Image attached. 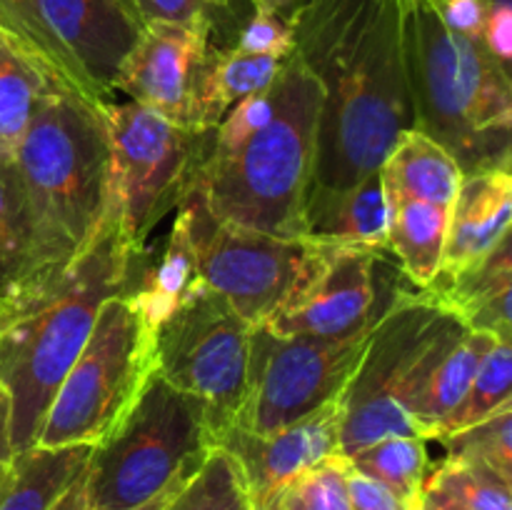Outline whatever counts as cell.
I'll return each mask as SVG.
<instances>
[{
	"label": "cell",
	"mask_w": 512,
	"mask_h": 510,
	"mask_svg": "<svg viewBox=\"0 0 512 510\" xmlns=\"http://www.w3.org/2000/svg\"><path fill=\"white\" fill-rule=\"evenodd\" d=\"M215 445L208 405L155 370L123 423L90 448L88 510H128L200 468Z\"/></svg>",
	"instance_id": "52a82bcc"
},
{
	"label": "cell",
	"mask_w": 512,
	"mask_h": 510,
	"mask_svg": "<svg viewBox=\"0 0 512 510\" xmlns=\"http://www.w3.org/2000/svg\"><path fill=\"white\" fill-rule=\"evenodd\" d=\"M165 510H253L238 458L223 445H213Z\"/></svg>",
	"instance_id": "f546056e"
},
{
	"label": "cell",
	"mask_w": 512,
	"mask_h": 510,
	"mask_svg": "<svg viewBox=\"0 0 512 510\" xmlns=\"http://www.w3.org/2000/svg\"><path fill=\"white\" fill-rule=\"evenodd\" d=\"M448 25L455 33L465 35L470 40H480L485 20V0H430Z\"/></svg>",
	"instance_id": "f35d334b"
},
{
	"label": "cell",
	"mask_w": 512,
	"mask_h": 510,
	"mask_svg": "<svg viewBox=\"0 0 512 510\" xmlns=\"http://www.w3.org/2000/svg\"><path fill=\"white\" fill-rule=\"evenodd\" d=\"M410 510H423V508H420V500L418 498H415V503L410 505Z\"/></svg>",
	"instance_id": "7dc6e473"
},
{
	"label": "cell",
	"mask_w": 512,
	"mask_h": 510,
	"mask_svg": "<svg viewBox=\"0 0 512 510\" xmlns=\"http://www.w3.org/2000/svg\"><path fill=\"white\" fill-rule=\"evenodd\" d=\"M440 443L448 448V458L475 460L512 480V403Z\"/></svg>",
	"instance_id": "836d02e7"
},
{
	"label": "cell",
	"mask_w": 512,
	"mask_h": 510,
	"mask_svg": "<svg viewBox=\"0 0 512 510\" xmlns=\"http://www.w3.org/2000/svg\"><path fill=\"white\" fill-rule=\"evenodd\" d=\"M388 208L385 248L415 288H428L440 273L448 210L383 188Z\"/></svg>",
	"instance_id": "44dd1931"
},
{
	"label": "cell",
	"mask_w": 512,
	"mask_h": 510,
	"mask_svg": "<svg viewBox=\"0 0 512 510\" xmlns=\"http://www.w3.org/2000/svg\"><path fill=\"white\" fill-rule=\"evenodd\" d=\"M403 270L388 250L318 243L293 293L265 323L278 335L343 340L373 330L403 298Z\"/></svg>",
	"instance_id": "7c38bea8"
},
{
	"label": "cell",
	"mask_w": 512,
	"mask_h": 510,
	"mask_svg": "<svg viewBox=\"0 0 512 510\" xmlns=\"http://www.w3.org/2000/svg\"><path fill=\"white\" fill-rule=\"evenodd\" d=\"M15 450L10 440V395L0 383V475L13 465Z\"/></svg>",
	"instance_id": "ab89813d"
},
{
	"label": "cell",
	"mask_w": 512,
	"mask_h": 510,
	"mask_svg": "<svg viewBox=\"0 0 512 510\" xmlns=\"http://www.w3.org/2000/svg\"><path fill=\"white\" fill-rule=\"evenodd\" d=\"M40 10L98 98L115 100V80L145 28L133 0H40Z\"/></svg>",
	"instance_id": "2e32d148"
},
{
	"label": "cell",
	"mask_w": 512,
	"mask_h": 510,
	"mask_svg": "<svg viewBox=\"0 0 512 510\" xmlns=\"http://www.w3.org/2000/svg\"><path fill=\"white\" fill-rule=\"evenodd\" d=\"M463 328L490 333L500 340L512 335V248L510 235L485 258L475 260L453 278L433 280L423 288Z\"/></svg>",
	"instance_id": "ac0fdd59"
},
{
	"label": "cell",
	"mask_w": 512,
	"mask_h": 510,
	"mask_svg": "<svg viewBox=\"0 0 512 510\" xmlns=\"http://www.w3.org/2000/svg\"><path fill=\"white\" fill-rule=\"evenodd\" d=\"M463 170L453 155L420 130L400 133L380 165L383 188L450 210Z\"/></svg>",
	"instance_id": "cb8c5ba5"
},
{
	"label": "cell",
	"mask_w": 512,
	"mask_h": 510,
	"mask_svg": "<svg viewBox=\"0 0 512 510\" xmlns=\"http://www.w3.org/2000/svg\"><path fill=\"white\" fill-rule=\"evenodd\" d=\"M8 480H10V468L5 470L3 475H0V495H3V490H5V485H8Z\"/></svg>",
	"instance_id": "f6af8a7d"
},
{
	"label": "cell",
	"mask_w": 512,
	"mask_h": 510,
	"mask_svg": "<svg viewBox=\"0 0 512 510\" xmlns=\"http://www.w3.org/2000/svg\"><path fill=\"white\" fill-rule=\"evenodd\" d=\"M500 338L490 333H480V330H465L430 368L425 375L423 385L415 393L413 403H410L408 413L410 418L418 423L420 433L425 440H433L435 428L440 420L460 403L465 393H468L470 383H473L475 373H478L480 363L485 355L493 350V345Z\"/></svg>",
	"instance_id": "484cf974"
},
{
	"label": "cell",
	"mask_w": 512,
	"mask_h": 510,
	"mask_svg": "<svg viewBox=\"0 0 512 510\" xmlns=\"http://www.w3.org/2000/svg\"><path fill=\"white\" fill-rule=\"evenodd\" d=\"M253 328L223 295L198 288L155 333L158 373L208 405L215 445L233 428L248 383Z\"/></svg>",
	"instance_id": "30bf717a"
},
{
	"label": "cell",
	"mask_w": 512,
	"mask_h": 510,
	"mask_svg": "<svg viewBox=\"0 0 512 510\" xmlns=\"http://www.w3.org/2000/svg\"><path fill=\"white\" fill-rule=\"evenodd\" d=\"M0 33L45 83L73 93L93 108L103 105L88 78L80 73L73 58L50 33L40 10V0H0Z\"/></svg>",
	"instance_id": "7402d4cb"
},
{
	"label": "cell",
	"mask_w": 512,
	"mask_h": 510,
	"mask_svg": "<svg viewBox=\"0 0 512 510\" xmlns=\"http://www.w3.org/2000/svg\"><path fill=\"white\" fill-rule=\"evenodd\" d=\"M235 48L245 50V53L268 55V58L278 60L290 58L295 48L290 18L288 15L255 10L253 18L248 20V25H245L243 33H240Z\"/></svg>",
	"instance_id": "e575fe53"
},
{
	"label": "cell",
	"mask_w": 512,
	"mask_h": 510,
	"mask_svg": "<svg viewBox=\"0 0 512 510\" xmlns=\"http://www.w3.org/2000/svg\"><path fill=\"white\" fill-rule=\"evenodd\" d=\"M483 48L510 70L512 58V0H485V20L480 33Z\"/></svg>",
	"instance_id": "d590c367"
},
{
	"label": "cell",
	"mask_w": 512,
	"mask_h": 510,
	"mask_svg": "<svg viewBox=\"0 0 512 510\" xmlns=\"http://www.w3.org/2000/svg\"><path fill=\"white\" fill-rule=\"evenodd\" d=\"M338 443L340 398L270 435L230 428L218 440V445L238 458L248 480L253 510H268L290 480L330 455H338Z\"/></svg>",
	"instance_id": "9a60e30c"
},
{
	"label": "cell",
	"mask_w": 512,
	"mask_h": 510,
	"mask_svg": "<svg viewBox=\"0 0 512 510\" xmlns=\"http://www.w3.org/2000/svg\"><path fill=\"white\" fill-rule=\"evenodd\" d=\"M193 473H195V470H193ZM193 473L183 475V478H178V480H175V483H170L168 488L163 490V493H158V495H155V498H150L148 503L135 505V508H128V510H165V508H168V505H170V500H173L175 495H178V490L183 488L185 483H188V478H190V475H193Z\"/></svg>",
	"instance_id": "7bdbcfd3"
},
{
	"label": "cell",
	"mask_w": 512,
	"mask_h": 510,
	"mask_svg": "<svg viewBox=\"0 0 512 510\" xmlns=\"http://www.w3.org/2000/svg\"><path fill=\"white\" fill-rule=\"evenodd\" d=\"M388 208L380 173L370 175L353 190L335 195L305 210V240L348 248H385Z\"/></svg>",
	"instance_id": "603a6c76"
},
{
	"label": "cell",
	"mask_w": 512,
	"mask_h": 510,
	"mask_svg": "<svg viewBox=\"0 0 512 510\" xmlns=\"http://www.w3.org/2000/svg\"><path fill=\"white\" fill-rule=\"evenodd\" d=\"M268 510H350L348 460L330 455L290 480Z\"/></svg>",
	"instance_id": "d6a6232c"
},
{
	"label": "cell",
	"mask_w": 512,
	"mask_h": 510,
	"mask_svg": "<svg viewBox=\"0 0 512 510\" xmlns=\"http://www.w3.org/2000/svg\"><path fill=\"white\" fill-rule=\"evenodd\" d=\"M155 370V330L128 293L108 298L45 413L35 445L103 443L138 403Z\"/></svg>",
	"instance_id": "ba28073f"
},
{
	"label": "cell",
	"mask_w": 512,
	"mask_h": 510,
	"mask_svg": "<svg viewBox=\"0 0 512 510\" xmlns=\"http://www.w3.org/2000/svg\"><path fill=\"white\" fill-rule=\"evenodd\" d=\"M178 208L188 220L200 280L250 325L265 323L283 305L318 250V243L310 240L273 238L225 223L198 190Z\"/></svg>",
	"instance_id": "4fadbf2b"
},
{
	"label": "cell",
	"mask_w": 512,
	"mask_h": 510,
	"mask_svg": "<svg viewBox=\"0 0 512 510\" xmlns=\"http://www.w3.org/2000/svg\"><path fill=\"white\" fill-rule=\"evenodd\" d=\"M373 330L343 340L278 335L255 325L248 383L233 428L270 435L338 400L363 360Z\"/></svg>",
	"instance_id": "8fae6325"
},
{
	"label": "cell",
	"mask_w": 512,
	"mask_h": 510,
	"mask_svg": "<svg viewBox=\"0 0 512 510\" xmlns=\"http://www.w3.org/2000/svg\"><path fill=\"white\" fill-rule=\"evenodd\" d=\"M58 275L40 253L13 163H0V308L15 310Z\"/></svg>",
	"instance_id": "d6986e66"
},
{
	"label": "cell",
	"mask_w": 512,
	"mask_h": 510,
	"mask_svg": "<svg viewBox=\"0 0 512 510\" xmlns=\"http://www.w3.org/2000/svg\"><path fill=\"white\" fill-rule=\"evenodd\" d=\"M345 460L350 468L385 485L405 503H413L418 498L425 473H428L425 440L413 438V435H390V438L375 440L373 445L358 450Z\"/></svg>",
	"instance_id": "83f0119b"
},
{
	"label": "cell",
	"mask_w": 512,
	"mask_h": 510,
	"mask_svg": "<svg viewBox=\"0 0 512 510\" xmlns=\"http://www.w3.org/2000/svg\"><path fill=\"white\" fill-rule=\"evenodd\" d=\"M140 20L148 23H175L188 25L208 15L203 0H133Z\"/></svg>",
	"instance_id": "8d00e7d4"
},
{
	"label": "cell",
	"mask_w": 512,
	"mask_h": 510,
	"mask_svg": "<svg viewBox=\"0 0 512 510\" xmlns=\"http://www.w3.org/2000/svg\"><path fill=\"white\" fill-rule=\"evenodd\" d=\"M420 508L423 510H465L453 495H448L445 490H440L438 485H430L423 480V488H420Z\"/></svg>",
	"instance_id": "60d3db41"
},
{
	"label": "cell",
	"mask_w": 512,
	"mask_h": 510,
	"mask_svg": "<svg viewBox=\"0 0 512 510\" xmlns=\"http://www.w3.org/2000/svg\"><path fill=\"white\" fill-rule=\"evenodd\" d=\"M288 18L293 55L323 90L308 210L380 173L413 128L405 0H303Z\"/></svg>",
	"instance_id": "6da1fadb"
},
{
	"label": "cell",
	"mask_w": 512,
	"mask_h": 510,
	"mask_svg": "<svg viewBox=\"0 0 512 510\" xmlns=\"http://www.w3.org/2000/svg\"><path fill=\"white\" fill-rule=\"evenodd\" d=\"M512 173L488 168L465 173L448 210V233L440 273L435 280L453 278L460 270L485 258L510 235Z\"/></svg>",
	"instance_id": "e0dca14e"
},
{
	"label": "cell",
	"mask_w": 512,
	"mask_h": 510,
	"mask_svg": "<svg viewBox=\"0 0 512 510\" xmlns=\"http://www.w3.org/2000/svg\"><path fill=\"white\" fill-rule=\"evenodd\" d=\"M50 510H88V503H85V468L83 473L65 488V493L55 500V505Z\"/></svg>",
	"instance_id": "b9f144b4"
},
{
	"label": "cell",
	"mask_w": 512,
	"mask_h": 510,
	"mask_svg": "<svg viewBox=\"0 0 512 510\" xmlns=\"http://www.w3.org/2000/svg\"><path fill=\"white\" fill-rule=\"evenodd\" d=\"M323 90L295 55L273 83L248 95L210 130L195 188L220 220L273 238L305 240Z\"/></svg>",
	"instance_id": "7a4b0ae2"
},
{
	"label": "cell",
	"mask_w": 512,
	"mask_h": 510,
	"mask_svg": "<svg viewBox=\"0 0 512 510\" xmlns=\"http://www.w3.org/2000/svg\"><path fill=\"white\" fill-rule=\"evenodd\" d=\"M405 58L413 128L443 145L463 175L510 168V70L480 40L450 30L430 0H405Z\"/></svg>",
	"instance_id": "277c9868"
},
{
	"label": "cell",
	"mask_w": 512,
	"mask_h": 510,
	"mask_svg": "<svg viewBox=\"0 0 512 510\" xmlns=\"http://www.w3.org/2000/svg\"><path fill=\"white\" fill-rule=\"evenodd\" d=\"M203 3L205 5H225V3H228V0H203Z\"/></svg>",
	"instance_id": "bcb514c9"
},
{
	"label": "cell",
	"mask_w": 512,
	"mask_h": 510,
	"mask_svg": "<svg viewBox=\"0 0 512 510\" xmlns=\"http://www.w3.org/2000/svg\"><path fill=\"white\" fill-rule=\"evenodd\" d=\"M283 60L245 53L240 48L208 50L195 93V130H213L230 108L268 88Z\"/></svg>",
	"instance_id": "d4e9b609"
},
{
	"label": "cell",
	"mask_w": 512,
	"mask_h": 510,
	"mask_svg": "<svg viewBox=\"0 0 512 510\" xmlns=\"http://www.w3.org/2000/svg\"><path fill=\"white\" fill-rule=\"evenodd\" d=\"M143 253L128 243L108 200L88 248L48 288L15 310L0 308V383L10 395L15 455L35 448L45 413L83 350L100 305L130 288Z\"/></svg>",
	"instance_id": "3957f363"
},
{
	"label": "cell",
	"mask_w": 512,
	"mask_h": 510,
	"mask_svg": "<svg viewBox=\"0 0 512 510\" xmlns=\"http://www.w3.org/2000/svg\"><path fill=\"white\" fill-rule=\"evenodd\" d=\"M465 330L423 288L405 290L373 328L363 360L340 395L343 458L390 435L423 438L408 408L435 360Z\"/></svg>",
	"instance_id": "8992f818"
},
{
	"label": "cell",
	"mask_w": 512,
	"mask_h": 510,
	"mask_svg": "<svg viewBox=\"0 0 512 510\" xmlns=\"http://www.w3.org/2000/svg\"><path fill=\"white\" fill-rule=\"evenodd\" d=\"M40 253L63 273L98 233L110 200L108 135L98 108L45 85L13 158Z\"/></svg>",
	"instance_id": "5b68a950"
},
{
	"label": "cell",
	"mask_w": 512,
	"mask_h": 510,
	"mask_svg": "<svg viewBox=\"0 0 512 510\" xmlns=\"http://www.w3.org/2000/svg\"><path fill=\"white\" fill-rule=\"evenodd\" d=\"M303 0H253L255 10H265V13H278L285 15L290 10H295Z\"/></svg>",
	"instance_id": "ee69618b"
},
{
	"label": "cell",
	"mask_w": 512,
	"mask_h": 510,
	"mask_svg": "<svg viewBox=\"0 0 512 510\" xmlns=\"http://www.w3.org/2000/svg\"><path fill=\"white\" fill-rule=\"evenodd\" d=\"M98 113L108 135L110 203L128 243L143 253L155 225L193 193L210 130L175 125L133 100H110Z\"/></svg>",
	"instance_id": "9c48e42d"
},
{
	"label": "cell",
	"mask_w": 512,
	"mask_h": 510,
	"mask_svg": "<svg viewBox=\"0 0 512 510\" xmlns=\"http://www.w3.org/2000/svg\"><path fill=\"white\" fill-rule=\"evenodd\" d=\"M348 495H350V510H410L398 495L390 493L385 485L375 483V480L365 478L363 473L353 470L348 465Z\"/></svg>",
	"instance_id": "74e56055"
},
{
	"label": "cell",
	"mask_w": 512,
	"mask_h": 510,
	"mask_svg": "<svg viewBox=\"0 0 512 510\" xmlns=\"http://www.w3.org/2000/svg\"><path fill=\"white\" fill-rule=\"evenodd\" d=\"M210 15L188 25L148 23L115 80V93L193 128L195 93L210 50Z\"/></svg>",
	"instance_id": "5bb4252c"
},
{
	"label": "cell",
	"mask_w": 512,
	"mask_h": 510,
	"mask_svg": "<svg viewBox=\"0 0 512 510\" xmlns=\"http://www.w3.org/2000/svg\"><path fill=\"white\" fill-rule=\"evenodd\" d=\"M425 483L438 485L440 490L453 495L465 510H512V480L475 460L445 455L433 470L425 473Z\"/></svg>",
	"instance_id": "1f68e13d"
},
{
	"label": "cell",
	"mask_w": 512,
	"mask_h": 510,
	"mask_svg": "<svg viewBox=\"0 0 512 510\" xmlns=\"http://www.w3.org/2000/svg\"><path fill=\"white\" fill-rule=\"evenodd\" d=\"M198 285L200 275L188 235V220L178 208L173 230L160 248V255H155L153 260L148 258V250L140 255L130 288L125 293L133 298L150 328L158 333L160 325L188 300V295Z\"/></svg>",
	"instance_id": "ffe728a7"
},
{
	"label": "cell",
	"mask_w": 512,
	"mask_h": 510,
	"mask_svg": "<svg viewBox=\"0 0 512 510\" xmlns=\"http://www.w3.org/2000/svg\"><path fill=\"white\" fill-rule=\"evenodd\" d=\"M512 403V345L510 340H498L485 360L480 363L468 393L445 415L435 428L433 440L450 438L480 420L490 418L500 408Z\"/></svg>",
	"instance_id": "f1b7e54d"
},
{
	"label": "cell",
	"mask_w": 512,
	"mask_h": 510,
	"mask_svg": "<svg viewBox=\"0 0 512 510\" xmlns=\"http://www.w3.org/2000/svg\"><path fill=\"white\" fill-rule=\"evenodd\" d=\"M90 445L30 448L13 458L10 480L0 495V510H50L70 483L83 473Z\"/></svg>",
	"instance_id": "4316f807"
},
{
	"label": "cell",
	"mask_w": 512,
	"mask_h": 510,
	"mask_svg": "<svg viewBox=\"0 0 512 510\" xmlns=\"http://www.w3.org/2000/svg\"><path fill=\"white\" fill-rule=\"evenodd\" d=\"M45 80L0 33V163H13Z\"/></svg>",
	"instance_id": "4dcf8cb0"
}]
</instances>
